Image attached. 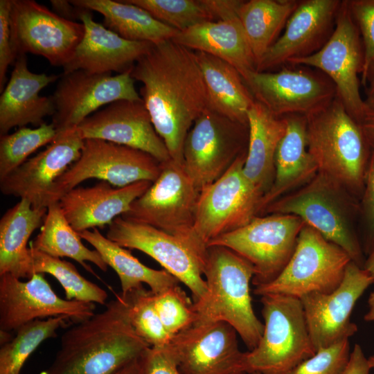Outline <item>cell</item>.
<instances>
[{
    "instance_id": "6da1fadb",
    "label": "cell",
    "mask_w": 374,
    "mask_h": 374,
    "mask_svg": "<svg viewBox=\"0 0 374 374\" xmlns=\"http://www.w3.org/2000/svg\"><path fill=\"white\" fill-rule=\"evenodd\" d=\"M141 98L171 160L184 165V144L208 96L194 51L168 40L154 44L131 71Z\"/></svg>"
},
{
    "instance_id": "7a4b0ae2",
    "label": "cell",
    "mask_w": 374,
    "mask_h": 374,
    "mask_svg": "<svg viewBox=\"0 0 374 374\" xmlns=\"http://www.w3.org/2000/svg\"><path fill=\"white\" fill-rule=\"evenodd\" d=\"M105 309L68 329L53 362L42 374H116L150 346L131 326L121 294Z\"/></svg>"
},
{
    "instance_id": "3957f363",
    "label": "cell",
    "mask_w": 374,
    "mask_h": 374,
    "mask_svg": "<svg viewBox=\"0 0 374 374\" xmlns=\"http://www.w3.org/2000/svg\"><path fill=\"white\" fill-rule=\"evenodd\" d=\"M203 273L207 291L194 303L196 319L193 325L226 322L249 350H253L262 337L264 324L252 306L253 265L230 249L213 245L207 247Z\"/></svg>"
},
{
    "instance_id": "277c9868",
    "label": "cell",
    "mask_w": 374,
    "mask_h": 374,
    "mask_svg": "<svg viewBox=\"0 0 374 374\" xmlns=\"http://www.w3.org/2000/svg\"><path fill=\"white\" fill-rule=\"evenodd\" d=\"M273 213L301 217L363 268L366 258L357 231L359 199L335 179L318 171L303 186L269 204L261 215Z\"/></svg>"
},
{
    "instance_id": "5b68a950",
    "label": "cell",
    "mask_w": 374,
    "mask_h": 374,
    "mask_svg": "<svg viewBox=\"0 0 374 374\" xmlns=\"http://www.w3.org/2000/svg\"><path fill=\"white\" fill-rule=\"evenodd\" d=\"M305 116L308 150L318 171L360 199L371 150L359 125L337 96Z\"/></svg>"
},
{
    "instance_id": "8992f818",
    "label": "cell",
    "mask_w": 374,
    "mask_h": 374,
    "mask_svg": "<svg viewBox=\"0 0 374 374\" xmlns=\"http://www.w3.org/2000/svg\"><path fill=\"white\" fill-rule=\"evenodd\" d=\"M264 331L258 346L244 352L248 374H287L316 353L300 299L280 294L261 296Z\"/></svg>"
},
{
    "instance_id": "52a82bcc",
    "label": "cell",
    "mask_w": 374,
    "mask_h": 374,
    "mask_svg": "<svg viewBox=\"0 0 374 374\" xmlns=\"http://www.w3.org/2000/svg\"><path fill=\"white\" fill-rule=\"evenodd\" d=\"M199 193L184 165L170 160L162 163L159 177L121 217L179 238L204 265L207 249L199 242L194 233Z\"/></svg>"
},
{
    "instance_id": "ba28073f",
    "label": "cell",
    "mask_w": 374,
    "mask_h": 374,
    "mask_svg": "<svg viewBox=\"0 0 374 374\" xmlns=\"http://www.w3.org/2000/svg\"><path fill=\"white\" fill-rule=\"evenodd\" d=\"M350 261L343 249L305 223L282 272L272 282L256 287L253 293L260 296L280 294L300 299L312 292L330 293L342 282Z\"/></svg>"
},
{
    "instance_id": "9c48e42d",
    "label": "cell",
    "mask_w": 374,
    "mask_h": 374,
    "mask_svg": "<svg viewBox=\"0 0 374 374\" xmlns=\"http://www.w3.org/2000/svg\"><path fill=\"white\" fill-rule=\"evenodd\" d=\"M305 222L290 214L258 215L245 226L208 242L233 251L253 267L256 287L274 280L285 267L296 248Z\"/></svg>"
},
{
    "instance_id": "30bf717a",
    "label": "cell",
    "mask_w": 374,
    "mask_h": 374,
    "mask_svg": "<svg viewBox=\"0 0 374 374\" xmlns=\"http://www.w3.org/2000/svg\"><path fill=\"white\" fill-rule=\"evenodd\" d=\"M249 125L206 109L195 121L184 144V166L200 192L220 178L247 152Z\"/></svg>"
},
{
    "instance_id": "8fae6325",
    "label": "cell",
    "mask_w": 374,
    "mask_h": 374,
    "mask_svg": "<svg viewBox=\"0 0 374 374\" xmlns=\"http://www.w3.org/2000/svg\"><path fill=\"white\" fill-rule=\"evenodd\" d=\"M247 153L199 193L194 233L206 249L212 240L245 226L258 215L263 195L244 175Z\"/></svg>"
},
{
    "instance_id": "7c38bea8",
    "label": "cell",
    "mask_w": 374,
    "mask_h": 374,
    "mask_svg": "<svg viewBox=\"0 0 374 374\" xmlns=\"http://www.w3.org/2000/svg\"><path fill=\"white\" fill-rule=\"evenodd\" d=\"M161 168V163L142 150L100 139H86L79 159L55 183L51 204L89 179L122 188L141 181L153 183Z\"/></svg>"
},
{
    "instance_id": "4fadbf2b",
    "label": "cell",
    "mask_w": 374,
    "mask_h": 374,
    "mask_svg": "<svg viewBox=\"0 0 374 374\" xmlns=\"http://www.w3.org/2000/svg\"><path fill=\"white\" fill-rule=\"evenodd\" d=\"M364 48L348 0L341 1L334 31L324 46L308 57L287 64L302 65L324 73L334 83L337 96L348 114L359 123L366 108L360 94Z\"/></svg>"
},
{
    "instance_id": "5bb4252c",
    "label": "cell",
    "mask_w": 374,
    "mask_h": 374,
    "mask_svg": "<svg viewBox=\"0 0 374 374\" xmlns=\"http://www.w3.org/2000/svg\"><path fill=\"white\" fill-rule=\"evenodd\" d=\"M243 80L255 100L278 117L294 114L307 116L337 96L329 78L302 65L286 64L277 71H251Z\"/></svg>"
},
{
    "instance_id": "9a60e30c",
    "label": "cell",
    "mask_w": 374,
    "mask_h": 374,
    "mask_svg": "<svg viewBox=\"0 0 374 374\" xmlns=\"http://www.w3.org/2000/svg\"><path fill=\"white\" fill-rule=\"evenodd\" d=\"M10 19L16 57L29 53L53 66L68 64L84 34L82 22L65 19L33 0H11Z\"/></svg>"
},
{
    "instance_id": "2e32d148",
    "label": "cell",
    "mask_w": 374,
    "mask_h": 374,
    "mask_svg": "<svg viewBox=\"0 0 374 374\" xmlns=\"http://www.w3.org/2000/svg\"><path fill=\"white\" fill-rule=\"evenodd\" d=\"M131 71L116 75L77 70L62 74L52 96L57 132L76 127L97 110L121 100H139Z\"/></svg>"
},
{
    "instance_id": "e0dca14e",
    "label": "cell",
    "mask_w": 374,
    "mask_h": 374,
    "mask_svg": "<svg viewBox=\"0 0 374 374\" xmlns=\"http://www.w3.org/2000/svg\"><path fill=\"white\" fill-rule=\"evenodd\" d=\"M106 237L121 247L137 249L152 258L190 290L194 303L205 296L204 262L179 238L121 216L108 225Z\"/></svg>"
},
{
    "instance_id": "ac0fdd59",
    "label": "cell",
    "mask_w": 374,
    "mask_h": 374,
    "mask_svg": "<svg viewBox=\"0 0 374 374\" xmlns=\"http://www.w3.org/2000/svg\"><path fill=\"white\" fill-rule=\"evenodd\" d=\"M44 274H35L26 281L0 276V330L17 331L36 319L58 316L78 323L95 314V303L60 298Z\"/></svg>"
},
{
    "instance_id": "d6986e66",
    "label": "cell",
    "mask_w": 374,
    "mask_h": 374,
    "mask_svg": "<svg viewBox=\"0 0 374 374\" xmlns=\"http://www.w3.org/2000/svg\"><path fill=\"white\" fill-rule=\"evenodd\" d=\"M374 283L364 268L350 261L339 286L330 293L312 292L301 298L308 331L316 352L349 339L357 326L351 312L364 291Z\"/></svg>"
},
{
    "instance_id": "ffe728a7",
    "label": "cell",
    "mask_w": 374,
    "mask_h": 374,
    "mask_svg": "<svg viewBox=\"0 0 374 374\" xmlns=\"http://www.w3.org/2000/svg\"><path fill=\"white\" fill-rule=\"evenodd\" d=\"M84 143L76 127L57 132L44 150L0 179L1 192L48 208L55 183L79 159Z\"/></svg>"
},
{
    "instance_id": "44dd1931",
    "label": "cell",
    "mask_w": 374,
    "mask_h": 374,
    "mask_svg": "<svg viewBox=\"0 0 374 374\" xmlns=\"http://www.w3.org/2000/svg\"><path fill=\"white\" fill-rule=\"evenodd\" d=\"M238 333L224 321L192 325L173 336L171 346L181 374H248Z\"/></svg>"
},
{
    "instance_id": "7402d4cb",
    "label": "cell",
    "mask_w": 374,
    "mask_h": 374,
    "mask_svg": "<svg viewBox=\"0 0 374 374\" xmlns=\"http://www.w3.org/2000/svg\"><path fill=\"white\" fill-rule=\"evenodd\" d=\"M83 139H100L145 152L160 163L171 160L142 100L115 101L76 127Z\"/></svg>"
},
{
    "instance_id": "603a6c76",
    "label": "cell",
    "mask_w": 374,
    "mask_h": 374,
    "mask_svg": "<svg viewBox=\"0 0 374 374\" xmlns=\"http://www.w3.org/2000/svg\"><path fill=\"white\" fill-rule=\"evenodd\" d=\"M341 0L300 1L283 33L267 50L257 71H269L321 49L332 35Z\"/></svg>"
},
{
    "instance_id": "cb8c5ba5",
    "label": "cell",
    "mask_w": 374,
    "mask_h": 374,
    "mask_svg": "<svg viewBox=\"0 0 374 374\" xmlns=\"http://www.w3.org/2000/svg\"><path fill=\"white\" fill-rule=\"evenodd\" d=\"M84 34L64 73L83 70L91 73H123L132 71L153 44L125 39L93 20L91 10L81 8Z\"/></svg>"
},
{
    "instance_id": "d4e9b609",
    "label": "cell",
    "mask_w": 374,
    "mask_h": 374,
    "mask_svg": "<svg viewBox=\"0 0 374 374\" xmlns=\"http://www.w3.org/2000/svg\"><path fill=\"white\" fill-rule=\"evenodd\" d=\"M152 184L141 181L116 188L100 181L91 187L70 190L58 202L70 225L80 233L109 225L115 218L126 213Z\"/></svg>"
},
{
    "instance_id": "484cf974",
    "label": "cell",
    "mask_w": 374,
    "mask_h": 374,
    "mask_svg": "<svg viewBox=\"0 0 374 374\" xmlns=\"http://www.w3.org/2000/svg\"><path fill=\"white\" fill-rule=\"evenodd\" d=\"M60 78L55 74L30 71L26 54H18L10 78L0 96V134H8L14 127L28 124L38 127L44 123L45 117L53 116L55 113L53 97L42 96L39 92Z\"/></svg>"
},
{
    "instance_id": "4316f807",
    "label": "cell",
    "mask_w": 374,
    "mask_h": 374,
    "mask_svg": "<svg viewBox=\"0 0 374 374\" xmlns=\"http://www.w3.org/2000/svg\"><path fill=\"white\" fill-rule=\"evenodd\" d=\"M283 117L286 121V132L277 148L274 179L261 199L258 215L274 201L308 183L318 172L308 150L306 116L294 114Z\"/></svg>"
},
{
    "instance_id": "83f0119b",
    "label": "cell",
    "mask_w": 374,
    "mask_h": 374,
    "mask_svg": "<svg viewBox=\"0 0 374 374\" xmlns=\"http://www.w3.org/2000/svg\"><path fill=\"white\" fill-rule=\"evenodd\" d=\"M190 50L220 58L233 66L242 78L256 71V62L238 16L204 22L178 33L172 39Z\"/></svg>"
},
{
    "instance_id": "f1b7e54d",
    "label": "cell",
    "mask_w": 374,
    "mask_h": 374,
    "mask_svg": "<svg viewBox=\"0 0 374 374\" xmlns=\"http://www.w3.org/2000/svg\"><path fill=\"white\" fill-rule=\"evenodd\" d=\"M249 143L243 167L246 178L263 196L275 176V156L286 132L284 117H278L255 100L248 112Z\"/></svg>"
},
{
    "instance_id": "f546056e",
    "label": "cell",
    "mask_w": 374,
    "mask_h": 374,
    "mask_svg": "<svg viewBox=\"0 0 374 374\" xmlns=\"http://www.w3.org/2000/svg\"><path fill=\"white\" fill-rule=\"evenodd\" d=\"M208 96V108L233 121L248 124L255 99L239 71L227 62L193 51Z\"/></svg>"
},
{
    "instance_id": "4dcf8cb0",
    "label": "cell",
    "mask_w": 374,
    "mask_h": 374,
    "mask_svg": "<svg viewBox=\"0 0 374 374\" xmlns=\"http://www.w3.org/2000/svg\"><path fill=\"white\" fill-rule=\"evenodd\" d=\"M47 208H33L21 199L8 209L0 220V276L10 274L18 278L32 276V258L27 247L29 238L42 226Z\"/></svg>"
},
{
    "instance_id": "1f68e13d",
    "label": "cell",
    "mask_w": 374,
    "mask_h": 374,
    "mask_svg": "<svg viewBox=\"0 0 374 374\" xmlns=\"http://www.w3.org/2000/svg\"><path fill=\"white\" fill-rule=\"evenodd\" d=\"M70 1L78 7L100 13L105 27L127 40L158 44L172 40L179 32L158 21L144 9L125 1Z\"/></svg>"
},
{
    "instance_id": "d6a6232c",
    "label": "cell",
    "mask_w": 374,
    "mask_h": 374,
    "mask_svg": "<svg viewBox=\"0 0 374 374\" xmlns=\"http://www.w3.org/2000/svg\"><path fill=\"white\" fill-rule=\"evenodd\" d=\"M102 256L106 264L117 274L122 296L147 284L154 294H159L179 280L165 269L157 270L141 262L131 252L104 236L97 228L78 233Z\"/></svg>"
},
{
    "instance_id": "836d02e7",
    "label": "cell",
    "mask_w": 374,
    "mask_h": 374,
    "mask_svg": "<svg viewBox=\"0 0 374 374\" xmlns=\"http://www.w3.org/2000/svg\"><path fill=\"white\" fill-rule=\"evenodd\" d=\"M299 2L297 0L242 1L238 15L256 67L267 50L279 38Z\"/></svg>"
},
{
    "instance_id": "e575fe53",
    "label": "cell",
    "mask_w": 374,
    "mask_h": 374,
    "mask_svg": "<svg viewBox=\"0 0 374 374\" xmlns=\"http://www.w3.org/2000/svg\"><path fill=\"white\" fill-rule=\"evenodd\" d=\"M64 217L59 202L49 205L40 232L30 247L55 258L67 257L80 263L87 271L96 274L86 262L106 271L108 265L96 250L87 248Z\"/></svg>"
},
{
    "instance_id": "d590c367",
    "label": "cell",
    "mask_w": 374,
    "mask_h": 374,
    "mask_svg": "<svg viewBox=\"0 0 374 374\" xmlns=\"http://www.w3.org/2000/svg\"><path fill=\"white\" fill-rule=\"evenodd\" d=\"M72 322L65 316L36 319L21 326L8 343L1 346L0 374H19L29 356L46 339Z\"/></svg>"
},
{
    "instance_id": "8d00e7d4",
    "label": "cell",
    "mask_w": 374,
    "mask_h": 374,
    "mask_svg": "<svg viewBox=\"0 0 374 374\" xmlns=\"http://www.w3.org/2000/svg\"><path fill=\"white\" fill-rule=\"evenodd\" d=\"M32 274H48L55 277L65 292L66 299L104 305L107 292L82 276L71 262L37 251L31 247Z\"/></svg>"
},
{
    "instance_id": "74e56055",
    "label": "cell",
    "mask_w": 374,
    "mask_h": 374,
    "mask_svg": "<svg viewBox=\"0 0 374 374\" xmlns=\"http://www.w3.org/2000/svg\"><path fill=\"white\" fill-rule=\"evenodd\" d=\"M52 124L43 123L36 128L19 127L12 134L0 136V179L17 168L37 149L50 144L57 136Z\"/></svg>"
},
{
    "instance_id": "f35d334b",
    "label": "cell",
    "mask_w": 374,
    "mask_h": 374,
    "mask_svg": "<svg viewBox=\"0 0 374 374\" xmlns=\"http://www.w3.org/2000/svg\"><path fill=\"white\" fill-rule=\"evenodd\" d=\"M122 296L127 306L129 321L136 333L151 347L168 345L172 338L156 310L154 293L142 286Z\"/></svg>"
},
{
    "instance_id": "ab89813d",
    "label": "cell",
    "mask_w": 374,
    "mask_h": 374,
    "mask_svg": "<svg viewBox=\"0 0 374 374\" xmlns=\"http://www.w3.org/2000/svg\"><path fill=\"white\" fill-rule=\"evenodd\" d=\"M136 5L161 23L178 31L215 21L204 0H125Z\"/></svg>"
},
{
    "instance_id": "60d3db41",
    "label": "cell",
    "mask_w": 374,
    "mask_h": 374,
    "mask_svg": "<svg viewBox=\"0 0 374 374\" xmlns=\"http://www.w3.org/2000/svg\"><path fill=\"white\" fill-rule=\"evenodd\" d=\"M154 300L159 318L171 338L194 323V302L179 284L154 294Z\"/></svg>"
},
{
    "instance_id": "b9f144b4",
    "label": "cell",
    "mask_w": 374,
    "mask_h": 374,
    "mask_svg": "<svg viewBox=\"0 0 374 374\" xmlns=\"http://www.w3.org/2000/svg\"><path fill=\"white\" fill-rule=\"evenodd\" d=\"M350 355V341L346 339L317 350L287 374H342Z\"/></svg>"
},
{
    "instance_id": "7bdbcfd3",
    "label": "cell",
    "mask_w": 374,
    "mask_h": 374,
    "mask_svg": "<svg viewBox=\"0 0 374 374\" xmlns=\"http://www.w3.org/2000/svg\"><path fill=\"white\" fill-rule=\"evenodd\" d=\"M348 2L363 44L364 59L360 81L364 87L374 67V0H348Z\"/></svg>"
},
{
    "instance_id": "ee69618b",
    "label": "cell",
    "mask_w": 374,
    "mask_h": 374,
    "mask_svg": "<svg viewBox=\"0 0 374 374\" xmlns=\"http://www.w3.org/2000/svg\"><path fill=\"white\" fill-rule=\"evenodd\" d=\"M359 226L363 251L368 255L374 247V150H371L364 192L359 199Z\"/></svg>"
},
{
    "instance_id": "f6af8a7d",
    "label": "cell",
    "mask_w": 374,
    "mask_h": 374,
    "mask_svg": "<svg viewBox=\"0 0 374 374\" xmlns=\"http://www.w3.org/2000/svg\"><path fill=\"white\" fill-rule=\"evenodd\" d=\"M11 0L0 1V91L5 88L8 66L14 64L16 55L13 51L10 30Z\"/></svg>"
},
{
    "instance_id": "bcb514c9",
    "label": "cell",
    "mask_w": 374,
    "mask_h": 374,
    "mask_svg": "<svg viewBox=\"0 0 374 374\" xmlns=\"http://www.w3.org/2000/svg\"><path fill=\"white\" fill-rule=\"evenodd\" d=\"M143 374H181L170 345L150 347L140 358Z\"/></svg>"
},
{
    "instance_id": "7dc6e473",
    "label": "cell",
    "mask_w": 374,
    "mask_h": 374,
    "mask_svg": "<svg viewBox=\"0 0 374 374\" xmlns=\"http://www.w3.org/2000/svg\"><path fill=\"white\" fill-rule=\"evenodd\" d=\"M204 2L215 21H218L238 16L242 1L204 0Z\"/></svg>"
},
{
    "instance_id": "c3c4849f",
    "label": "cell",
    "mask_w": 374,
    "mask_h": 374,
    "mask_svg": "<svg viewBox=\"0 0 374 374\" xmlns=\"http://www.w3.org/2000/svg\"><path fill=\"white\" fill-rule=\"evenodd\" d=\"M371 368L368 359L365 357L362 347L355 344L342 374H369Z\"/></svg>"
},
{
    "instance_id": "681fc988",
    "label": "cell",
    "mask_w": 374,
    "mask_h": 374,
    "mask_svg": "<svg viewBox=\"0 0 374 374\" xmlns=\"http://www.w3.org/2000/svg\"><path fill=\"white\" fill-rule=\"evenodd\" d=\"M52 10L60 17L72 21L80 20L81 8L73 5L70 1L51 0Z\"/></svg>"
},
{
    "instance_id": "f907efd6",
    "label": "cell",
    "mask_w": 374,
    "mask_h": 374,
    "mask_svg": "<svg viewBox=\"0 0 374 374\" xmlns=\"http://www.w3.org/2000/svg\"><path fill=\"white\" fill-rule=\"evenodd\" d=\"M358 124L371 150H374V109L366 106L364 115Z\"/></svg>"
},
{
    "instance_id": "816d5d0a",
    "label": "cell",
    "mask_w": 374,
    "mask_h": 374,
    "mask_svg": "<svg viewBox=\"0 0 374 374\" xmlns=\"http://www.w3.org/2000/svg\"><path fill=\"white\" fill-rule=\"evenodd\" d=\"M364 87H366L364 103L367 107L374 109V67L369 73Z\"/></svg>"
},
{
    "instance_id": "f5cc1de1",
    "label": "cell",
    "mask_w": 374,
    "mask_h": 374,
    "mask_svg": "<svg viewBox=\"0 0 374 374\" xmlns=\"http://www.w3.org/2000/svg\"><path fill=\"white\" fill-rule=\"evenodd\" d=\"M140 358L133 361L116 374H143Z\"/></svg>"
},
{
    "instance_id": "db71d44e",
    "label": "cell",
    "mask_w": 374,
    "mask_h": 374,
    "mask_svg": "<svg viewBox=\"0 0 374 374\" xmlns=\"http://www.w3.org/2000/svg\"><path fill=\"white\" fill-rule=\"evenodd\" d=\"M363 268L374 278V247L367 255Z\"/></svg>"
},
{
    "instance_id": "11a10c76",
    "label": "cell",
    "mask_w": 374,
    "mask_h": 374,
    "mask_svg": "<svg viewBox=\"0 0 374 374\" xmlns=\"http://www.w3.org/2000/svg\"><path fill=\"white\" fill-rule=\"evenodd\" d=\"M368 304V310L365 314L364 319L366 321H374V290L369 295Z\"/></svg>"
},
{
    "instance_id": "9f6ffc18",
    "label": "cell",
    "mask_w": 374,
    "mask_h": 374,
    "mask_svg": "<svg viewBox=\"0 0 374 374\" xmlns=\"http://www.w3.org/2000/svg\"><path fill=\"white\" fill-rule=\"evenodd\" d=\"M0 343L1 346L6 344L12 340V337L10 332L0 330Z\"/></svg>"
},
{
    "instance_id": "6f0895ef",
    "label": "cell",
    "mask_w": 374,
    "mask_h": 374,
    "mask_svg": "<svg viewBox=\"0 0 374 374\" xmlns=\"http://www.w3.org/2000/svg\"><path fill=\"white\" fill-rule=\"evenodd\" d=\"M368 362L371 368H374V355L368 358Z\"/></svg>"
},
{
    "instance_id": "680465c9",
    "label": "cell",
    "mask_w": 374,
    "mask_h": 374,
    "mask_svg": "<svg viewBox=\"0 0 374 374\" xmlns=\"http://www.w3.org/2000/svg\"><path fill=\"white\" fill-rule=\"evenodd\" d=\"M253 374H260V373H253Z\"/></svg>"
}]
</instances>
